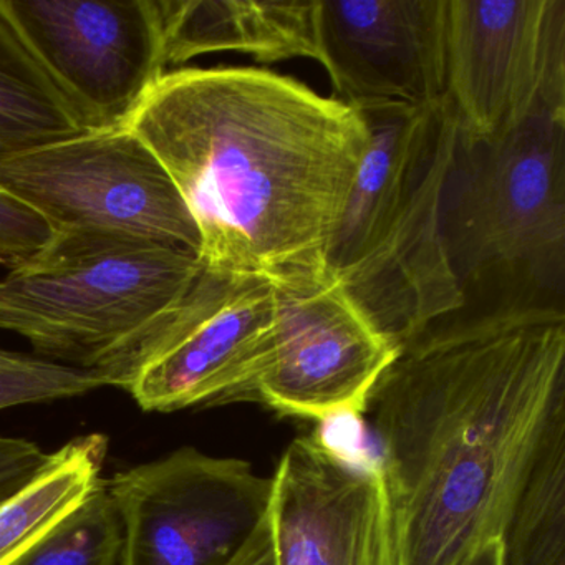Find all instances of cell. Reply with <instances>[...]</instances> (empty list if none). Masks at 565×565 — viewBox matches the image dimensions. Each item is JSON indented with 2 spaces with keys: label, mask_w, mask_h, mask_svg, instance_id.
Returning a JSON list of instances; mask_svg holds the SVG:
<instances>
[{
  "label": "cell",
  "mask_w": 565,
  "mask_h": 565,
  "mask_svg": "<svg viewBox=\"0 0 565 565\" xmlns=\"http://www.w3.org/2000/svg\"><path fill=\"white\" fill-rule=\"evenodd\" d=\"M0 190L54 234H114L200 256L196 223L177 184L128 128L90 131L2 160Z\"/></svg>",
  "instance_id": "7"
},
{
  "label": "cell",
  "mask_w": 565,
  "mask_h": 565,
  "mask_svg": "<svg viewBox=\"0 0 565 565\" xmlns=\"http://www.w3.org/2000/svg\"><path fill=\"white\" fill-rule=\"evenodd\" d=\"M462 565H504V552H502L501 539L488 542L479 547Z\"/></svg>",
  "instance_id": "23"
},
{
  "label": "cell",
  "mask_w": 565,
  "mask_h": 565,
  "mask_svg": "<svg viewBox=\"0 0 565 565\" xmlns=\"http://www.w3.org/2000/svg\"><path fill=\"white\" fill-rule=\"evenodd\" d=\"M124 527L107 482L14 565H120Z\"/></svg>",
  "instance_id": "18"
},
{
  "label": "cell",
  "mask_w": 565,
  "mask_h": 565,
  "mask_svg": "<svg viewBox=\"0 0 565 565\" xmlns=\"http://www.w3.org/2000/svg\"><path fill=\"white\" fill-rule=\"evenodd\" d=\"M88 131L127 128L167 74L158 0H0Z\"/></svg>",
  "instance_id": "11"
},
{
  "label": "cell",
  "mask_w": 565,
  "mask_h": 565,
  "mask_svg": "<svg viewBox=\"0 0 565 565\" xmlns=\"http://www.w3.org/2000/svg\"><path fill=\"white\" fill-rule=\"evenodd\" d=\"M356 110L369 141L327 267L399 347L465 303L443 234L458 120L446 98L423 107L373 104Z\"/></svg>",
  "instance_id": "3"
},
{
  "label": "cell",
  "mask_w": 565,
  "mask_h": 565,
  "mask_svg": "<svg viewBox=\"0 0 565 565\" xmlns=\"http://www.w3.org/2000/svg\"><path fill=\"white\" fill-rule=\"evenodd\" d=\"M227 565H274L273 542H270L269 521L264 519L249 541L243 545Z\"/></svg>",
  "instance_id": "22"
},
{
  "label": "cell",
  "mask_w": 565,
  "mask_h": 565,
  "mask_svg": "<svg viewBox=\"0 0 565 565\" xmlns=\"http://www.w3.org/2000/svg\"><path fill=\"white\" fill-rule=\"evenodd\" d=\"M320 65L345 104H438L446 0H320Z\"/></svg>",
  "instance_id": "13"
},
{
  "label": "cell",
  "mask_w": 565,
  "mask_h": 565,
  "mask_svg": "<svg viewBox=\"0 0 565 565\" xmlns=\"http://www.w3.org/2000/svg\"><path fill=\"white\" fill-rule=\"evenodd\" d=\"M270 481L274 565H403L379 459L356 458L319 435L300 436Z\"/></svg>",
  "instance_id": "12"
},
{
  "label": "cell",
  "mask_w": 565,
  "mask_h": 565,
  "mask_svg": "<svg viewBox=\"0 0 565 565\" xmlns=\"http://www.w3.org/2000/svg\"><path fill=\"white\" fill-rule=\"evenodd\" d=\"M270 282L269 352L244 402L309 422L362 416L398 347L373 326L329 267Z\"/></svg>",
  "instance_id": "9"
},
{
  "label": "cell",
  "mask_w": 565,
  "mask_h": 565,
  "mask_svg": "<svg viewBox=\"0 0 565 565\" xmlns=\"http://www.w3.org/2000/svg\"><path fill=\"white\" fill-rule=\"evenodd\" d=\"M564 403V303L465 300L398 347L362 416L403 565H462L502 537Z\"/></svg>",
  "instance_id": "1"
},
{
  "label": "cell",
  "mask_w": 565,
  "mask_h": 565,
  "mask_svg": "<svg viewBox=\"0 0 565 565\" xmlns=\"http://www.w3.org/2000/svg\"><path fill=\"white\" fill-rule=\"evenodd\" d=\"M201 267L183 247L54 234L0 279V329L28 340L35 355L97 370L171 309Z\"/></svg>",
  "instance_id": "5"
},
{
  "label": "cell",
  "mask_w": 565,
  "mask_h": 565,
  "mask_svg": "<svg viewBox=\"0 0 565 565\" xmlns=\"http://www.w3.org/2000/svg\"><path fill=\"white\" fill-rule=\"evenodd\" d=\"M443 234L465 300L564 303L565 114L494 140L459 137Z\"/></svg>",
  "instance_id": "4"
},
{
  "label": "cell",
  "mask_w": 565,
  "mask_h": 565,
  "mask_svg": "<svg viewBox=\"0 0 565 565\" xmlns=\"http://www.w3.org/2000/svg\"><path fill=\"white\" fill-rule=\"evenodd\" d=\"M273 323L269 279L203 266L183 297L97 372L145 412L243 403Z\"/></svg>",
  "instance_id": "6"
},
{
  "label": "cell",
  "mask_w": 565,
  "mask_h": 565,
  "mask_svg": "<svg viewBox=\"0 0 565 565\" xmlns=\"http://www.w3.org/2000/svg\"><path fill=\"white\" fill-rule=\"evenodd\" d=\"M501 541L504 565H565V403L545 428Z\"/></svg>",
  "instance_id": "17"
},
{
  "label": "cell",
  "mask_w": 565,
  "mask_h": 565,
  "mask_svg": "<svg viewBox=\"0 0 565 565\" xmlns=\"http://www.w3.org/2000/svg\"><path fill=\"white\" fill-rule=\"evenodd\" d=\"M124 527L120 565H227L269 511L250 462L183 446L105 479Z\"/></svg>",
  "instance_id": "10"
},
{
  "label": "cell",
  "mask_w": 565,
  "mask_h": 565,
  "mask_svg": "<svg viewBox=\"0 0 565 565\" xmlns=\"http://www.w3.org/2000/svg\"><path fill=\"white\" fill-rule=\"evenodd\" d=\"M47 459L38 443L0 436V502L31 481Z\"/></svg>",
  "instance_id": "21"
},
{
  "label": "cell",
  "mask_w": 565,
  "mask_h": 565,
  "mask_svg": "<svg viewBox=\"0 0 565 565\" xmlns=\"http://www.w3.org/2000/svg\"><path fill=\"white\" fill-rule=\"evenodd\" d=\"M108 438L78 436L49 455L41 471L0 502V565H14L104 481Z\"/></svg>",
  "instance_id": "15"
},
{
  "label": "cell",
  "mask_w": 565,
  "mask_h": 565,
  "mask_svg": "<svg viewBox=\"0 0 565 565\" xmlns=\"http://www.w3.org/2000/svg\"><path fill=\"white\" fill-rule=\"evenodd\" d=\"M177 184L210 269H327L369 131L340 98L264 68L167 72L127 125Z\"/></svg>",
  "instance_id": "2"
},
{
  "label": "cell",
  "mask_w": 565,
  "mask_h": 565,
  "mask_svg": "<svg viewBox=\"0 0 565 565\" xmlns=\"http://www.w3.org/2000/svg\"><path fill=\"white\" fill-rule=\"evenodd\" d=\"M445 98L465 141L565 114V0H446Z\"/></svg>",
  "instance_id": "8"
},
{
  "label": "cell",
  "mask_w": 565,
  "mask_h": 565,
  "mask_svg": "<svg viewBox=\"0 0 565 565\" xmlns=\"http://www.w3.org/2000/svg\"><path fill=\"white\" fill-rule=\"evenodd\" d=\"M108 386L97 370L62 365L0 347V409L77 398Z\"/></svg>",
  "instance_id": "19"
},
{
  "label": "cell",
  "mask_w": 565,
  "mask_h": 565,
  "mask_svg": "<svg viewBox=\"0 0 565 565\" xmlns=\"http://www.w3.org/2000/svg\"><path fill=\"white\" fill-rule=\"evenodd\" d=\"M54 233L41 216L0 190V264L9 270L41 253Z\"/></svg>",
  "instance_id": "20"
},
{
  "label": "cell",
  "mask_w": 565,
  "mask_h": 565,
  "mask_svg": "<svg viewBox=\"0 0 565 565\" xmlns=\"http://www.w3.org/2000/svg\"><path fill=\"white\" fill-rule=\"evenodd\" d=\"M90 134L0 6V161Z\"/></svg>",
  "instance_id": "16"
},
{
  "label": "cell",
  "mask_w": 565,
  "mask_h": 565,
  "mask_svg": "<svg viewBox=\"0 0 565 565\" xmlns=\"http://www.w3.org/2000/svg\"><path fill=\"white\" fill-rule=\"evenodd\" d=\"M158 8L167 67L217 52H239L259 64L322 61L317 0H158Z\"/></svg>",
  "instance_id": "14"
}]
</instances>
